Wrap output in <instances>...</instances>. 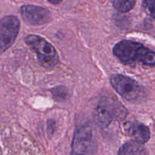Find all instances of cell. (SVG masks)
<instances>
[{
    "instance_id": "cell-1",
    "label": "cell",
    "mask_w": 155,
    "mask_h": 155,
    "mask_svg": "<svg viewBox=\"0 0 155 155\" xmlns=\"http://www.w3.org/2000/svg\"><path fill=\"white\" fill-rule=\"evenodd\" d=\"M113 53L125 64L133 65L139 61L148 66H155V52L140 42L122 40L114 45Z\"/></svg>"
},
{
    "instance_id": "cell-2",
    "label": "cell",
    "mask_w": 155,
    "mask_h": 155,
    "mask_svg": "<svg viewBox=\"0 0 155 155\" xmlns=\"http://www.w3.org/2000/svg\"><path fill=\"white\" fill-rule=\"evenodd\" d=\"M127 114V109L119 101L111 98L103 97L95 110L94 120L99 128L105 129L113 121L124 120Z\"/></svg>"
},
{
    "instance_id": "cell-3",
    "label": "cell",
    "mask_w": 155,
    "mask_h": 155,
    "mask_svg": "<svg viewBox=\"0 0 155 155\" xmlns=\"http://www.w3.org/2000/svg\"><path fill=\"white\" fill-rule=\"evenodd\" d=\"M25 42L36 53L39 63L43 68H52L58 63L59 57L55 48L42 37L28 35L25 38Z\"/></svg>"
},
{
    "instance_id": "cell-4",
    "label": "cell",
    "mask_w": 155,
    "mask_h": 155,
    "mask_svg": "<svg viewBox=\"0 0 155 155\" xmlns=\"http://www.w3.org/2000/svg\"><path fill=\"white\" fill-rule=\"evenodd\" d=\"M96 151V143L93 131L89 125H83L74 133L71 155H94Z\"/></svg>"
},
{
    "instance_id": "cell-5",
    "label": "cell",
    "mask_w": 155,
    "mask_h": 155,
    "mask_svg": "<svg viewBox=\"0 0 155 155\" xmlns=\"http://www.w3.org/2000/svg\"><path fill=\"white\" fill-rule=\"evenodd\" d=\"M110 83L116 92L127 101H136L143 94V89L139 83L127 76L114 74L110 77Z\"/></svg>"
},
{
    "instance_id": "cell-6",
    "label": "cell",
    "mask_w": 155,
    "mask_h": 155,
    "mask_svg": "<svg viewBox=\"0 0 155 155\" xmlns=\"http://www.w3.org/2000/svg\"><path fill=\"white\" fill-rule=\"evenodd\" d=\"M20 30V21L13 15L0 21V54L8 49L16 40Z\"/></svg>"
},
{
    "instance_id": "cell-7",
    "label": "cell",
    "mask_w": 155,
    "mask_h": 155,
    "mask_svg": "<svg viewBox=\"0 0 155 155\" xmlns=\"http://www.w3.org/2000/svg\"><path fill=\"white\" fill-rule=\"evenodd\" d=\"M21 15L24 21L30 25L45 24L51 18V12L48 9L32 5L21 6Z\"/></svg>"
},
{
    "instance_id": "cell-8",
    "label": "cell",
    "mask_w": 155,
    "mask_h": 155,
    "mask_svg": "<svg viewBox=\"0 0 155 155\" xmlns=\"http://www.w3.org/2000/svg\"><path fill=\"white\" fill-rule=\"evenodd\" d=\"M126 132L139 143H146L151 137V133L147 126L139 121L130 123L125 125Z\"/></svg>"
},
{
    "instance_id": "cell-9",
    "label": "cell",
    "mask_w": 155,
    "mask_h": 155,
    "mask_svg": "<svg viewBox=\"0 0 155 155\" xmlns=\"http://www.w3.org/2000/svg\"><path fill=\"white\" fill-rule=\"evenodd\" d=\"M118 155H148V152L142 144L133 140L123 145L119 149Z\"/></svg>"
},
{
    "instance_id": "cell-10",
    "label": "cell",
    "mask_w": 155,
    "mask_h": 155,
    "mask_svg": "<svg viewBox=\"0 0 155 155\" xmlns=\"http://www.w3.org/2000/svg\"><path fill=\"white\" fill-rule=\"evenodd\" d=\"M136 5V1H123V0H115L113 2V5L119 12L126 13L133 9Z\"/></svg>"
},
{
    "instance_id": "cell-11",
    "label": "cell",
    "mask_w": 155,
    "mask_h": 155,
    "mask_svg": "<svg viewBox=\"0 0 155 155\" xmlns=\"http://www.w3.org/2000/svg\"><path fill=\"white\" fill-rule=\"evenodd\" d=\"M51 92L57 101H64L68 97V89L64 86H57L51 89Z\"/></svg>"
},
{
    "instance_id": "cell-12",
    "label": "cell",
    "mask_w": 155,
    "mask_h": 155,
    "mask_svg": "<svg viewBox=\"0 0 155 155\" xmlns=\"http://www.w3.org/2000/svg\"><path fill=\"white\" fill-rule=\"evenodd\" d=\"M142 7L150 17L155 19V0H145L142 2Z\"/></svg>"
},
{
    "instance_id": "cell-13",
    "label": "cell",
    "mask_w": 155,
    "mask_h": 155,
    "mask_svg": "<svg viewBox=\"0 0 155 155\" xmlns=\"http://www.w3.org/2000/svg\"><path fill=\"white\" fill-rule=\"evenodd\" d=\"M48 2L51 3V4H53V5H58V4H59L60 2H61V0H57V1H56V0H54V1H51V0H49V1H48Z\"/></svg>"
}]
</instances>
